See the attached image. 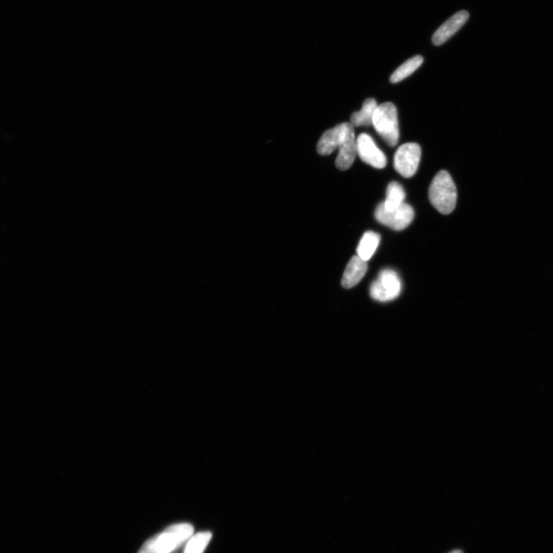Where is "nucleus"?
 <instances>
[{
  "label": "nucleus",
  "instance_id": "3",
  "mask_svg": "<svg viewBox=\"0 0 553 553\" xmlns=\"http://www.w3.org/2000/svg\"><path fill=\"white\" fill-rule=\"evenodd\" d=\"M375 130L389 147H395L400 138L397 110L394 104L378 105L373 118Z\"/></svg>",
  "mask_w": 553,
  "mask_h": 553
},
{
  "label": "nucleus",
  "instance_id": "17",
  "mask_svg": "<svg viewBox=\"0 0 553 553\" xmlns=\"http://www.w3.org/2000/svg\"><path fill=\"white\" fill-rule=\"evenodd\" d=\"M449 553H463L461 550H453Z\"/></svg>",
  "mask_w": 553,
  "mask_h": 553
},
{
  "label": "nucleus",
  "instance_id": "4",
  "mask_svg": "<svg viewBox=\"0 0 553 553\" xmlns=\"http://www.w3.org/2000/svg\"><path fill=\"white\" fill-rule=\"evenodd\" d=\"M401 292V279L394 270L389 269L380 271L378 279L371 285L370 289V296L382 302L394 300Z\"/></svg>",
  "mask_w": 553,
  "mask_h": 553
},
{
  "label": "nucleus",
  "instance_id": "11",
  "mask_svg": "<svg viewBox=\"0 0 553 553\" xmlns=\"http://www.w3.org/2000/svg\"><path fill=\"white\" fill-rule=\"evenodd\" d=\"M367 268V261L361 259L358 256H353L344 271L341 280L342 286L346 288L356 286L365 277Z\"/></svg>",
  "mask_w": 553,
  "mask_h": 553
},
{
  "label": "nucleus",
  "instance_id": "14",
  "mask_svg": "<svg viewBox=\"0 0 553 553\" xmlns=\"http://www.w3.org/2000/svg\"><path fill=\"white\" fill-rule=\"evenodd\" d=\"M406 194L400 183L392 181L387 189V197L383 205L386 210H393L404 203Z\"/></svg>",
  "mask_w": 553,
  "mask_h": 553
},
{
  "label": "nucleus",
  "instance_id": "5",
  "mask_svg": "<svg viewBox=\"0 0 553 553\" xmlns=\"http://www.w3.org/2000/svg\"><path fill=\"white\" fill-rule=\"evenodd\" d=\"M375 215L380 224L395 231H402L411 224L415 213L414 208L405 203L393 210H386L382 203L377 205Z\"/></svg>",
  "mask_w": 553,
  "mask_h": 553
},
{
  "label": "nucleus",
  "instance_id": "6",
  "mask_svg": "<svg viewBox=\"0 0 553 553\" xmlns=\"http://www.w3.org/2000/svg\"><path fill=\"white\" fill-rule=\"evenodd\" d=\"M421 159V148L418 144L409 142L397 150L394 158L395 170L406 178L413 177L418 171Z\"/></svg>",
  "mask_w": 553,
  "mask_h": 553
},
{
  "label": "nucleus",
  "instance_id": "13",
  "mask_svg": "<svg viewBox=\"0 0 553 553\" xmlns=\"http://www.w3.org/2000/svg\"><path fill=\"white\" fill-rule=\"evenodd\" d=\"M380 241V234L367 232L362 237L357 249L358 256L367 261L375 255Z\"/></svg>",
  "mask_w": 553,
  "mask_h": 553
},
{
  "label": "nucleus",
  "instance_id": "15",
  "mask_svg": "<svg viewBox=\"0 0 553 553\" xmlns=\"http://www.w3.org/2000/svg\"><path fill=\"white\" fill-rule=\"evenodd\" d=\"M423 58L421 56H416L406 61L404 64L398 67L391 76V83L397 84L404 79L410 76L414 72L418 69L423 64Z\"/></svg>",
  "mask_w": 553,
  "mask_h": 553
},
{
  "label": "nucleus",
  "instance_id": "8",
  "mask_svg": "<svg viewBox=\"0 0 553 553\" xmlns=\"http://www.w3.org/2000/svg\"><path fill=\"white\" fill-rule=\"evenodd\" d=\"M339 152L335 166L341 171L349 169L357 156V139L355 129L351 123L348 122L346 134L338 147Z\"/></svg>",
  "mask_w": 553,
  "mask_h": 553
},
{
  "label": "nucleus",
  "instance_id": "1",
  "mask_svg": "<svg viewBox=\"0 0 553 553\" xmlns=\"http://www.w3.org/2000/svg\"><path fill=\"white\" fill-rule=\"evenodd\" d=\"M194 531L193 525L190 523L171 525L144 542L138 553L173 552L186 545Z\"/></svg>",
  "mask_w": 553,
  "mask_h": 553
},
{
  "label": "nucleus",
  "instance_id": "2",
  "mask_svg": "<svg viewBox=\"0 0 553 553\" xmlns=\"http://www.w3.org/2000/svg\"><path fill=\"white\" fill-rule=\"evenodd\" d=\"M431 203L443 215L455 210L457 200V187L449 172L442 170L435 176L429 188Z\"/></svg>",
  "mask_w": 553,
  "mask_h": 553
},
{
  "label": "nucleus",
  "instance_id": "10",
  "mask_svg": "<svg viewBox=\"0 0 553 553\" xmlns=\"http://www.w3.org/2000/svg\"><path fill=\"white\" fill-rule=\"evenodd\" d=\"M348 125V122L338 125L323 134L317 146V151L321 156H329L338 149Z\"/></svg>",
  "mask_w": 553,
  "mask_h": 553
},
{
  "label": "nucleus",
  "instance_id": "9",
  "mask_svg": "<svg viewBox=\"0 0 553 553\" xmlns=\"http://www.w3.org/2000/svg\"><path fill=\"white\" fill-rule=\"evenodd\" d=\"M469 17V13L465 11L453 15L435 32L432 38L433 43L435 45H440L446 42L464 25Z\"/></svg>",
  "mask_w": 553,
  "mask_h": 553
},
{
  "label": "nucleus",
  "instance_id": "12",
  "mask_svg": "<svg viewBox=\"0 0 553 553\" xmlns=\"http://www.w3.org/2000/svg\"><path fill=\"white\" fill-rule=\"evenodd\" d=\"M378 105L373 98H367L360 111L353 113L350 123L355 127L368 126L373 124V118Z\"/></svg>",
  "mask_w": 553,
  "mask_h": 553
},
{
  "label": "nucleus",
  "instance_id": "7",
  "mask_svg": "<svg viewBox=\"0 0 553 553\" xmlns=\"http://www.w3.org/2000/svg\"><path fill=\"white\" fill-rule=\"evenodd\" d=\"M357 154L367 165L382 169L387 166V160L384 153L380 150L371 136L360 134L357 139Z\"/></svg>",
  "mask_w": 553,
  "mask_h": 553
},
{
  "label": "nucleus",
  "instance_id": "16",
  "mask_svg": "<svg viewBox=\"0 0 553 553\" xmlns=\"http://www.w3.org/2000/svg\"><path fill=\"white\" fill-rule=\"evenodd\" d=\"M212 539L211 532H199L193 534L186 543L183 553H203Z\"/></svg>",
  "mask_w": 553,
  "mask_h": 553
}]
</instances>
